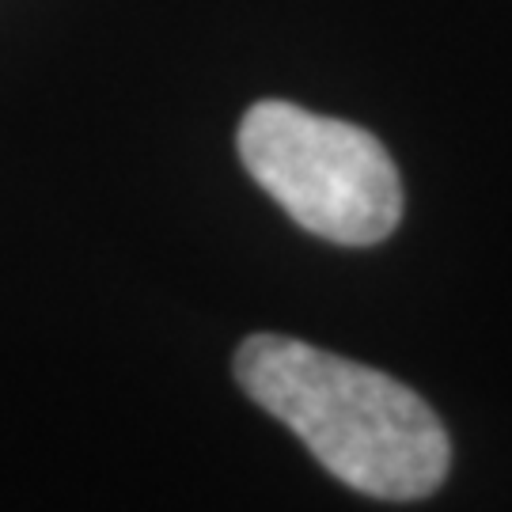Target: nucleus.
<instances>
[{
    "label": "nucleus",
    "mask_w": 512,
    "mask_h": 512,
    "mask_svg": "<svg viewBox=\"0 0 512 512\" xmlns=\"http://www.w3.org/2000/svg\"><path fill=\"white\" fill-rule=\"evenodd\" d=\"M236 384L357 494L421 501L448 478L452 444L440 418L387 372L300 338L251 334L236 349Z\"/></svg>",
    "instance_id": "1"
},
{
    "label": "nucleus",
    "mask_w": 512,
    "mask_h": 512,
    "mask_svg": "<svg viewBox=\"0 0 512 512\" xmlns=\"http://www.w3.org/2000/svg\"><path fill=\"white\" fill-rule=\"evenodd\" d=\"M239 160L311 236L372 247L403 220V179L368 129L262 99L239 122Z\"/></svg>",
    "instance_id": "2"
}]
</instances>
